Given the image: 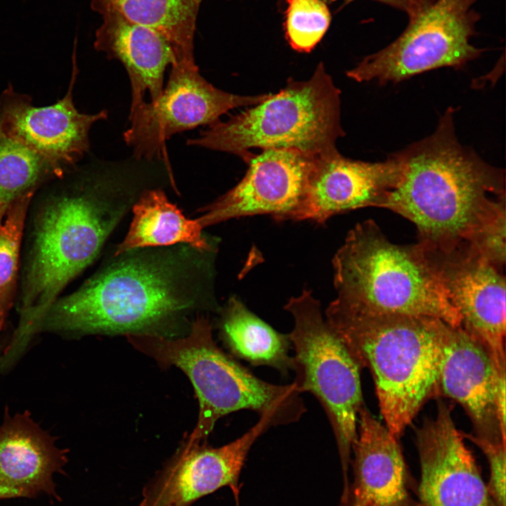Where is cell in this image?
Here are the masks:
<instances>
[{
  "label": "cell",
  "mask_w": 506,
  "mask_h": 506,
  "mask_svg": "<svg viewBox=\"0 0 506 506\" xmlns=\"http://www.w3.org/2000/svg\"><path fill=\"white\" fill-rule=\"evenodd\" d=\"M477 1L435 0L409 19L397 39L365 57L347 76L384 85L437 68L462 67L483 52L470 42L480 18L473 8Z\"/></svg>",
  "instance_id": "obj_9"
},
{
  "label": "cell",
  "mask_w": 506,
  "mask_h": 506,
  "mask_svg": "<svg viewBox=\"0 0 506 506\" xmlns=\"http://www.w3.org/2000/svg\"><path fill=\"white\" fill-rule=\"evenodd\" d=\"M221 333L237 357L254 366L272 367L286 375L292 368L291 342L261 320L236 297H231L221 310Z\"/></svg>",
  "instance_id": "obj_22"
},
{
  "label": "cell",
  "mask_w": 506,
  "mask_h": 506,
  "mask_svg": "<svg viewBox=\"0 0 506 506\" xmlns=\"http://www.w3.org/2000/svg\"><path fill=\"white\" fill-rule=\"evenodd\" d=\"M421 478L417 506H493L451 409L437 402L436 416L416 432Z\"/></svg>",
  "instance_id": "obj_15"
},
{
  "label": "cell",
  "mask_w": 506,
  "mask_h": 506,
  "mask_svg": "<svg viewBox=\"0 0 506 506\" xmlns=\"http://www.w3.org/2000/svg\"><path fill=\"white\" fill-rule=\"evenodd\" d=\"M397 176L393 154L377 162L346 158L337 150L318 156L303 198L286 220L322 224L347 211L379 207Z\"/></svg>",
  "instance_id": "obj_16"
},
{
  "label": "cell",
  "mask_w": 506,
  "mask_h": 506,
  "mask_svg": "<svg viewBox=\"0 0 506 506\" xmlns=\"http://www.w3.org/2000/svg\"><path fill=\"white\" fill-rule=\"evenodd\" d=\"M143 192L131 179L89 178L37 212L21 292L20 336L39 326L65 286L100 253Z\"/></svg>",
  "instance_id": "obj_3"
},
{
  "label": "cell",
  "mask_w": 506,
  "mask_h": 506,
  "mask_svg": "<svg viewBox=\"0 0 506 506\" xmlns=\"http://www.w3.org/2000/svg\"><path fill=\"white\" fill-rule=\"evenodd\" d=\"M505 202L500 205L474 232L465 244L502 271L506 256Z\"/></svg>",
  "instance_id": "obj_27"
},
{
  "label": "cell",
  "mask_w": 506,
  "mask_h": 506,
  "mask_svg": "<svg viewBox=\"0 0 506 506\" xmlns=\"http://www.w3.org/2000/svg\"><path fill=\"white\" fill-rule=\"evenodd\" d=\"M33 197L26 195L11 202L0 221V306L6 314L15 298L21 241Z\"/></svg>",
  "instance_id": "obj_25"
},
{
  "label": "cell",
  "mask_w": 506,
  "mask_h": 506,
  "mask_svg": "<svg viewBox=\"0 0 506 506\" xmlns=\"http://www.w3.org/2000/svg\"><path fill=\"white\" fill-rule=\"evenodd\" d=\"M317 157L292 148H267L252 155L242 179L200 208L202 214L197 219L203 228L257 214L286 220L303 198Z\"/></svg>",
  "instance_id": "obj_12"
},
{
  "label": "cell",
  "mask_w": 506,
  "mask_h": 506,
  "mask_svg": "<svg viewBox=\"0 0 506 506\" xmlns=\"http://www.w3.org/2000/svg\"><path fill=\"white\" fill-rule=\"evenodd\" d=\"M127 337L136 348L164 365L179 368L190 379L200 411L187 445L202 443L219 419L233 412L249 410L259 416L268 415L275 427L298 422L306 411L293 383L278 385L264 381L219 349L204 315L194 320L184 337L173 339L153 334Z\"/></svg>",
  "instance_id": "obj_6"
},
{
  "label": "cell",
  "mask_w": 506,
  "mask_h": 506,
  "mask_svg": "<svg viewBox=\"0 0 506 506\" xmlns=\"http://www.w3.org/2000/svg\"><path fill=\"white\" fill-rule=\"evenodd\" d=\"M274 423L268 415L233 441L218 448L183 444L171 460L144 486L139 506H190L228 487L238 503L239 480L257 439Z\"/></svg>",
  "instance_id": "obj_13"
},
{
  "label": "cell",
  "mask_w": 506,
  "mask_h": 506,
  "mask_svg": "<svg viewBox=\"0 0 506 506\" xmlns=\"http://www.w3.org/2000/svg\"><path fill=\"white\" fill-rule=\"evenodd\" d=\"M505 372H502L500 375L498 392L496 396L497 415L500 429L502 437L506 439V422H505Z\"/></svg>",
  "instance_id": "obj_30"
},
{
  "label": "cell",
  "mask_w": 506,
  "mask_h": 506,
  "mask_svg": "<svg viewBox=\"0 0 506 506\" xmlns=\"http://www.w3.org/2000/svg\"><path fill=\"white\" fill-rule=\"evenodd\" d=\"M6 315L7 314L4 312V311L0 306V330L2 328V326L4 325V322L6 318Z\"/></svg>",
  "instance_id": "obj_31"
},
{
  "label": "cell",
  "mask_w": 506,
  "mask_h": 506,
  "mask_svg": "<svg viewBox=\"0 0 506 506\" xmlns=\"http://www.w3.org/2000/svg\"><path fill=\"white\" fill-rule=\"evenodd\" d=\"M338 506H343V505L342 504L341 505V503H339V505Z\"/></svg>",
  "instance_id": "obj_32"
},
{
  "label": "cell",
  "mask_w": 506,
  "mask_h": 506,
  "mask_svg": "<svg viewBox=\"0 0 506 506\" xmlns=\"http://www.w3.org/2000/svg\"><path fill=\"white\" fill-rule=\"evenodd\" d=\"M294 320L288 337L294 355L292 383L301 394L320 402L332 429L341 463L343 490L349 488L348 470L357 438L358 416L364 405L360 371L339 337L323 316L320 301L304 290L285 306Z\"/></svg>",
  "instance_id": "obj_8"
},
{
  "label": "cell",
  "mask_w": 506,
  "mask_h": 506,
  "mask_svg": "<svg viewBox=\"0 0 506 506\" xmlns=\"http://www.w3.org/2000/svg\"><path fill=\"white\" fill-rule=\"evenodd\" d=\"M396 438L363 405L353 445V479L344 506H412L407 470Z\"/></svg>",
  "instance_id": "obj_18"
},
{
  "label": "cell",
  "mask_w": 506,
  "mask_h": 506,
  "mask_svg": "<svg viewBox=\"0 0 506 506\" xmlns=\"http://www.w3.org/2000/svg\"><path fill=\"white\" fill-rule=\"evenodd\" d=\"M202 0H91L93 11L112 8L167 39L178 63L195 64L193 41Z\"/></svg>",
  "instance_id": "obj_23"
},
{
  "label": "cell",
  "mask_w": 506,
  "mask_h": 506,
  "mask_svg": "<svg viewBox=\"0 0 506 506\" xmlns=\"http://www.w3.org/2000/svg\"><path fill=\"white\" fill-rule=\"evenodd\" d=\"M103 16L96 30L94 47L109 58L119 60L125 67L131 88L134 110L144 100L146 91L150 101L164 89V76L169 65L177 63L173 47L162 34L135 23L109 8L96 11Z\"/></svg>",
  "instance_id": "obj_19"
},
{
  "label": "cell",
  "mask_w": 506,
  "mask_h": 506,
  "mask_svg": "<svg viewBox=\"0 0 506 506\" xmlns=\"http://www.w3.org/2000/svg\"><path fill=\"white\" fill-rule=\"evenodd\" d=\"M484 346L461 326H450L443 347L436 395L458 402L471 419L472 436L506 443L500 429L496 396L500 375Z\"/></svg>",
  "instance_id": "obj_17"
},
{
  "label": "cell",
  "mask_w": 506,
  "mask_h": 506,
  "mask_svg": "<svg viewBox=\"0 0 506 506\" xmlns=\"http://www.w3.org/2000/svg\"><path fill=\"white\" fill-rule=\"evenodd\" d=\"M350 2L354 0H343ZM406 13L409 19L417 15L435 0H374Z\"/></svg>",
  "instance_id": "obj_29"
},
{
  "label": "cell",
  "mask_w": 506,
  "mask_h": 506,
  "mask_svg": "<svg viewBox=\"0 0 506 506\" xmlns=\"http://www.w3.org/2000/svg\"><path fill=\"white\" fill-rule=\"evenodd\" d=\"M129 230L112 256L143 247L189 245L200 250L216 248L202 233L198 219L186 218L161 188L145 189L134 205Z\"/></svg>",
  "instance_id": "obj_21"
},
{
  "label": "cell",
  "mask_w": 506,
  "mask_h": 506,
  "mask_svg": "<svg viewBox=\"0 0 506 506\" xmlns=\"http://www.w3.org/2000/svg\"><path fill=\"white\" fill-rule=\"evenodd\" d=\"M216 249L186 244L112 256L78 290L57 299L41 323L78 333L155 334L216 307Z\"/></svg>",
  "instance_id": "obj_1"
},
{
  "label": "cell",
  "mask_w": 506,
  "mask_h": 506,
  "mask_svg": "<svg viewBox=\"0 0 506 506\" xmlns=\"http://www.w3.org/2000/svg\"><path fill=\"white\" fill-rule=\"evenodd\" d=\"M453 116L450 107L432 134L392 153L398 176L379 206L412 221L420 243L440 250L465 243L505 202V170L461 144Z\"/></svg>",
  "instance_id": "obj_2"
},
{
  "label": "cell",
  "mask_w": 506,
  "mask_h": 506,
  "mask_svg": "<svg viewBox=\"0 0 506 506\" xmlns=\"http://www.w3.org/2000/svg\"><path fill=\"white\" fill-rule=\"evenodd\" d=\"M336 301L371 311L462 318L424 247L391 242L371 220L356 224L332 259Z\"/></svg>",
  "instance_id": "obj_5"
},
{
  "label": "cell",
  "mask_w": 506,
  "mask_h": 506,
  "mask_svg": "<svg viewBox=\"0 0 506 506\" xmlns=\"http://www.w3.org/2000/svg\"><path fill=\"white\" fill-rule=\"evenodd\" d=\"M66 462L63 450L27 416L0 427V499L56 495L53 476Z\"/></svg>",
  "instance_id": "obj_20"
},
{
  "label": "cell",
  "mask_w": 506,
  "mask_h": 506,
  "mask_svg": "<svg viewBox=\"0 0 506 506\" xmlns=\"http://www.w3.org/2000/svg\"><path fill=\"white\" fill-rule=\"evenodd\" d=\"M486 455L490 470L488 492L493 506H505V443H492L465 435Z\"/></svg>",
  "instance_id": "obj_28"
},
{
  "label": "cell",
  "mask_w": 506,
  "mask_h": 506,
  "mask_svg": "<svg viewBox=\"0 0 506 506\" xmlns=\"http://www.w3.org/2000/svg\"><path fill=\"white\" fill-rule=\"evenodd\" d=\"M422 245L461 316V327L484 346L498 370H506V285L501 271L465 243L445 251Z\"/></svg>",
  "instance_id": "obj_11"
},
{
  "label": "cell",
  "mask_w": 506,
  "mask_h": 506,
  "mask_svg": "<svg viewBox=\"0 0 506 506\" xmlns=\"http://www.w3.org/2000/svg\"><path fill=\"white\" fill-rule=\"evenodd\" d=\"M271 95L226 92L209 83L196 64L178 63L171 66L161 95L130 110L124 140L136 159L152 160L164 155L166 141L175 134L209 126L230 110L257 105Z\"/></svg>",
  "instance_id": "obj_10"
},
{
  "label": "cell",
  "mask_w": 506,
  "mask_h": 506,
  "mask_svg": "<svg viewBox=\"0 0 506 506\" xmlns=\"http://www.w3.org/2000/svg\"><path fill=\"white\" fill-rule=\"evenodd\" d=\"M63 176L41 155L0 132V221L11 202Z\"/></svg>",
  "instance_id": "obj_24"
},
{
  "label": "cell",
  "mask_w": 506,
  "mask_h": 506,
  "mask_svg": "<svg viewBox=\"0 0 506 506\" xmlns=\"http://www.w3.org/2000/svg\"><path fill=\"white\" fill-rule=\"evenodd\" d=\"M285 31L292 48L310 52L321 40L331 15L322 0H287Z\"/></svg>",
  "instance_id": "obj_26"
},
{
  "label": "cell",
  "mask_w": 506,
  "mask_h": 506,
  "mask_svg": "<svg viewBox=\"0 0 506 506\" xmlns=\"http://www.w3.org/2000/svg\"><path fill=\"white\" fill-rule=\"evenodd\" d=\"M218 121L187 144L232 153L248 161L252 148H292L320 156L337 150L344 135L340 91L320 63L306 81L289 79L278 93Z\"/></svg>",
  "instance_id": "obj_7"
},
{
  "label": "cell",
  "mask_w": 506,
  "mask_h": 506,
  "mask_svg": "<svg viewBox=\"0 0 506 506\" xmlns=\"http://www.w3.org/2000/svg\"><path fill=\"white\" fill-rule=\"evenodd\" d=\"M325 318L359 368L370 372L385 426L398 439L436 395L451 325L432 317L375 312L335 300Z\"/></svg>",
  "instance_id": "obj_4"
},
{
  "label": "cell",
  "mask_w": 506,
  "mask_h": 506,
  "mask_svg": "<svg viewBox=\"0 0 506 506\" xmlns=\"http://www.w3.org/2000/svg\"><path fill=\"white\" fill-rule=\"evenodd\" d=\"M76 46L72 54L71 79L65 96L53 105L36 107L28 96L10 87L0 99V132L32 150L64 174L89 149V134L96 122L108 117V111L84 114L72 98L78 70Z\"/></svg>",
  "instance_id": "obj_14"
}]
</instances>
